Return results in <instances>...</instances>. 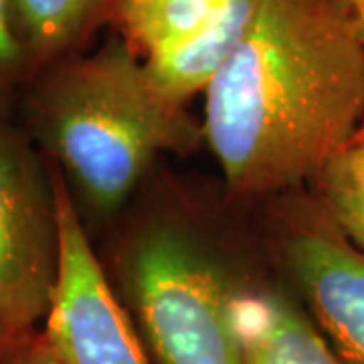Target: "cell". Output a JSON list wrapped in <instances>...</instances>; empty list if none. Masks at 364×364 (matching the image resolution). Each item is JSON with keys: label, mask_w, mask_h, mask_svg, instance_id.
<instances>
[{"label": "cell", "mask_w": 364, "mask_h": 364, "mask_svg": "<svg viewBox=\"0 0 364 364\" xmlns=\"http://www.w3.org/2000/svg\"><path fill=\"white\" fill-rule=\"evenodd\" d=\"M364 119V28L348 0H259L205 90V134L229 188L318 178Z\"/></svg>", "instance_id": "1"}, {"label": "cell", "mask_w": 364, "mask_h": 364, "mask_svg": "<svg viewBox=\"0 0 364 364\" xmlns=\"http://www.w3.org/2000/svg\"><path fill=\"white\" fill-rule=\"evenodd\" d=\"M28 119L91 207H119L160 150L181 142V104L152 83L122 37L31 79Z\"/></svg>", "instance_id": "2"}, {"label": "cell", "mask_w": 364, "mask_h": 364, "mask_svg": "<svg viewBox=\"0 0 364 364\" xmlns=\"http://www.w3.org/2000/svg\"><path fill=\"white\" fill-rule=\"evenodd\" d=\"M132 289L160 364H243L233 294L186 237L146 235L132 257Z\"/></svg>", "instance_id": "3"}, {"label": "cell", "mask_w": 364, "mask_h": 364, "mask_svg": "<svg viewBox=\"0 0 364 364\" xmlns=\"http://www.w3.org/2000/svg\"><path fill=\"white\" fill-rule=\"evenodd\" d=\"M51 170L0 124V344L39 330L57 282Z\"/></svg>", "instance_id": "4"}, {"label": "cell", "mask_w": 364, "mask_h": 364, "mask_svg": "<svg viewBox=\"0 0 364 364\" xmlns=\"http://www.w3.org/2000/svg\"><path fill=\"white\" fill-rule=\"evenodd\" d=\"M59 267L41 326L63 364H152L91 249L67 182L51 170Z\"/></svg>", "instance_id": "5"}, {"label": "cell", "mask_w": 364, "mask_h": 364, "mask_svg": "<svg viewBox=\"0 0 364 364\" xmlns=\"http://www.w3.org/2000/svg\"><path fill=\"white\" fill-rule=\"evenodd\" d=\"M287 263L344 364H364V255L314 207L287 241Z\"/></svg>", "instance_id": "6"}, {"label": "cell", "mask_w": 364, "mask_h": 364, "mask_svg": "<svg viewBox=\"0 0 364 364\" xmlns=\"http://www.w3.org/2000/svg\"><path fill=\"white\" fill-rule=\"evenodd\" d=\"M233 320L243 364H344L320 326L291 299L233 296Z\"/></svg>", "instance_id": "7"}, {"label": "cell", "mask_w": 364, "mask_h": 364, "mask_svg": "<svg viewBox=\"0 0 364 364\" xmlns=\"http://www.w3.org/2000/svg\"><path fill=\"white\" fill-rule=\"evenodd\" d=\"M259 0H223L191 37L144 61L152 83L181 104L205 91L245 37Z\"/></svg>", "instance_id": "8"}, {"label": "cell", "mask_w": 364, "mask_h": 364, "mask_svg": "<svg viewBox=\"0 0 364 364\" xmlns=\"http://www.w3.org/2000/svg\"><path fill=\"white\" fill-rule=\"evenodd\" d=\"M114 6L116 0H11L28 81L55 63L83 53L91 33L112 21Z\"/></svg>", "instance_id": "9"}, {"label": "cell", "mask_w": 364, "mask_h": 364, "mask_svg": "<svg viewBox=\"0 0 364 364\" xmlns=\"http://www.w3.org/2000/svg\"><path fill=\"white\" fill-rule=\"evenodd\" d=\"M223 0H116L117 37L142 61L191 37Z\"/></svg>", "instance_id": "10"}, {"label": "cell", "mask_w": 364, "mask_h": 364, "mask_svg": "<svg viewBox=\"0 0 364 364\" xmlns=\"http://www.w3.org/2000/svg\"><path fill=\"white\" fill-rule=\"evenodd\" d=\"M318 205L340 235L364 255V196L326 166L318 174Z\"/></svg>", "instance_id": "11"}, {"label": "cell", "mask_w": 364, "mask_h": 364, "mask_svg": "<svg viewBox=\"0 0 364 364\" xmlns=\"http://www.w3.org/2000/svg\"><path fill=\"white\" fill-rule=\"evenodd\" d=\"M28 81L21 43L16 39L11 0H0V97Z\"/></svg>", "instance_id": "12"}, {"label": "cell", "mask_w": 364, "mask_h": 364, "mask_svg": "<svg viewBox=\"0 0 364 364\" xmlns=\"http://www.w3.org/2000/svg\"><path fill=\"white\" fill-rule=\"evenodd\" d=\"M0 364H63L43 330L0 344Z\"/></svg>", "instance_id": "13"}, {"label": "cell", "mask_w": 364, "mask_h": 364, "mask_svg": "<svg viewBox=\"0 0 364 364\" xmlns=\"http://www.w3.org/2000/svg\"><path fill=\"white\" fill-rule=\"evenodd\" d=\"M326 166L334 170L342 181L348 182L354 191L364 196V119L350 136V140Z\"/></svg>", "instance_id": "14"}, {"label": "cell", "mask_w": 364, "mask_h": 364, "mask_svg": "<svg viewBox=\"0 0 364 364\" xmlns=\"http://www.w3.org/2000/svg\"><path fill=\"white\" fill-rule=\"evenodd\" d=\"M352 6H354V11L358 14V18H360V23H363L364 28V0H348Z\"/></svg>", "instance_id": "15"}]
</instances>
